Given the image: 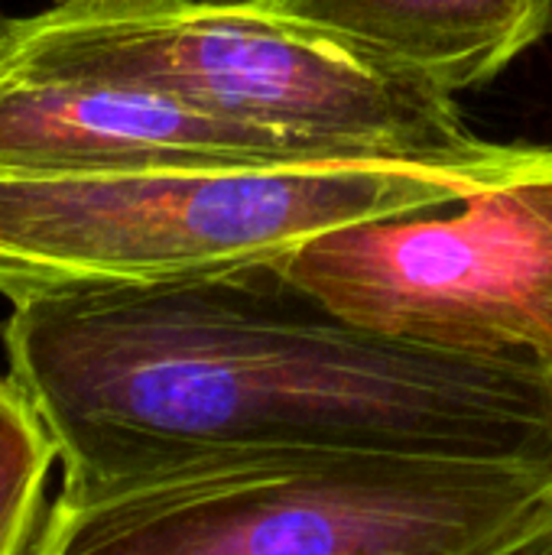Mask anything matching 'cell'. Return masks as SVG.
<instances>
[{"instance_id":"obj_1","label":"cell","mask_w":552,"mask_h":555,"mask_svg":"<svg viewBox=\"0 0 552 555\" xmlns=\"http://www.w3.org/2000/svg\"><path fill=\"white\" fill-rule=\"evenodd\" d=\"M7 374L91 504L293 449L552 459V371L429 351L332 312L277 260L10 302Z\"/></svg>"},{"instance_id":"obj_2","label":"cell","mask_w":552,"mask_h":555,"mask_svg":"<svg viewBox=\"0 0 552 555\" xmlns=\"http://www.w3.org/2000/svg\"><path fill=\"white\" fill-rule=\"evenodd\" d=\"M543 146L465 166L384 153L0 169V296L224 273L309 237L465 198L527 169Z\"/></svg>"},{"instance_id":"obj_3","label":"cell","mask_w":552,"mask_h":555,"mask_svg":"<svg viewBox=\"0 0 552 555\" xmlns=\"http://www.w3.org/2000/svg\"><path fill=\"white\" fill-rule=\"evenodd\" d=\"M552 553V459L293 449L49 507L39 555Z\"/></svg>"},{"instance_id":"obj_4","label":"cell","mask_w":552,"mask_h":555,"mask_svg":"<svg viewBox=\"0 0 552 555\" xmlns=\"http://www.w3.org/2000/svg\"><path fill=\"white\" fill-rule=\"evenodd\" d=\"M0 55L159 91L316 150L485 166L524 146L482 140L455 94L381 72L254 0H68L7 20Z\"/></svg>"},{"instance_id":"obj_5","label":"cell","mask_w":552,"mask_h":555,"mask_svg":"<svg viewBox=\"0 0 552 555\" xmlns=\"http://www.w3.org/2000/svg\"><path fill=\"white\" fill-rule=\"evenodd\" d=\"M277 263L371 332L552 371V146L459 202L325 231Z\"/></svg>"},{"instance_id":"obj_6","label":"cell","mask_w":552,"mask_h":555,"mask_svg":"<svg viewBox=\"0 0 552 555\" xmlns=\"http://www.w3.org/2000/svg\"><path fill=\"white\" fill-rule=\"evenodd\" d=\"M335 153L361 150L286 143L159 91L0 55V169H127Z\"/></svg>"},{"instance_id":"obj_7","label":"cell","mask_w":552,"mask_h":555,"mask_svg":"<svg viewBox=\"0 0 552 555\" xmlns=\"http://www.w3.org/2000/svg\"><path fill=\"white\" fill-rule=\"evenodd\" d=\"M397 78L482 88L552 29V0H254Z\"/></svg>"},{"instance_id":"obj_8","label":"cell","mask_w":552,"mask_h":555,"mask_svg":"<svg viewBox=\"0 0 552 555\" xmlns=\"http://www.w3.org/2000/svg\"><path fill=\"white\" fill-rule=\"evenodd\" d=\"M55 462L59 446L33 400L10 374L0 377V555H39Z\"/></svg>"},{"instance_id":"obj_9","label":"cell","mask_w":552,"mask_h":555,"mask_svg":"<svg viewBox=\"0 0 552 555\" xmlns=\"http://www.w3.org/2000/svg\"><path fill=\"white\" fill-rule=\"evenodd\" d=\"M7 20H10V16H3V13H0V39H3V29H7Z\"/></svg>"},{"instance_id":"obj_10","label":"cell","mask_w":552,"mask_h":555,"mask_svg":"<svg viewBox=\"0 0 552 555\" xmlns=\"http://www.w3.org/2000/svg\"><path fill=\"white\" fill-rule=\"evenodd\" d=\"M52 3H68V0H52Z\"/></svg>"}]
</instances>
